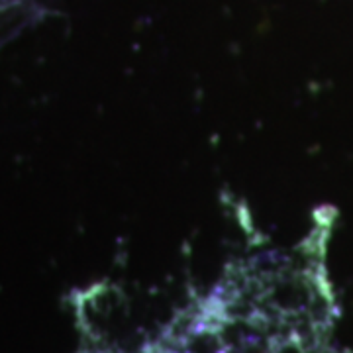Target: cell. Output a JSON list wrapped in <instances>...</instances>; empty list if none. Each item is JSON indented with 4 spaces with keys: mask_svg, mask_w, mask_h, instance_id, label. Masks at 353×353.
<instances>
[]
</instances>
